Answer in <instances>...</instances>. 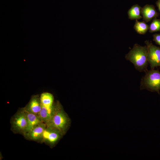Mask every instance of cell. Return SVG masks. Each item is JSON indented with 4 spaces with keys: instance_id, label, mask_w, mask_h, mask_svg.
Returning <instances> with one entry per match:
<instances>
[{
    "instance_id": "14",
    "label": "cell",
    "mask_w": 160,
    "mask_h": 160,
    "mask_svg": "<svg viewBox=\"0 0 160 160\" xmlns=\"http://www.w3.org/2000/svg\"><path fill=\"white\" fill-rule=\"evenodd\" d=\"M134 28L138 33L143 34L149 30V25L144 21H139L137 20H136Z\"/></svg>"
},
{
    "instance_id": "13",
    "label": "cell",
    "mask_w": 160,
    "mask_h": 160,
    "mask_svg": "<svg viewBox=\"0 0 160 160\" xmlns=\"http://www.w3.org/2000/svg\"><path fill=\"white\" fill-rule=\"evenodd\" d=\"M142 8L138 4L132 6L127 12L128 18L131 20H138L142 18L141 15Z\"/></svg>"
},
{
    "instance_id": "4",
    "label": "cell",
    "mask_w": 160,
    "mask_h": 160,
    "mask_svg": "<svg viewBox=\"0 0 160 160\" xmlns=\"http://www.w3.org/2000/svg\"><path fill=\"white\" fill-rule=\"evenodd\" d=\"M11 128L15 133L23 134L28 126L27 119L23 108L17 111L13 116L11 121Z\"/></svg>"
},
{
    "instance_id": "8",
    "label": "cell",
    "mask_w": 160,
    "mask_h": 160,
    "mask_svg": "<svg viewBox=\"0 0 160 160\" xmlns=\"http://www.w3.org/2000/svg\"><path fill=\"white\" fill-rule=\"evenodd\" d=\"M23 108L29 113L38 116L41 109L40 97L38 95L33 96Z\"/></svg>"
},
{
    "instance_id": "1",
    "label": "cell",
    "mask_w": 160,
    "mask_h": 160,
    "mask_svg": "<svg viewBox=\"0 0 160 160\" xmlns=\"http://www.w3.org/2000/svg\"><path fill=\"white\" fill-rule=\"evenodd\" d=\"M148 49L146 45L142 46L137 44H134L132 48L125 56L126 60L134 65L135 69L139 71L145 72L148 64Z\"/></svg>"
},
{
    "instance_id": "11",
    "label": "cell",
    "mask_w": 160,
    "mask_h": 160,
    "mask_svg": "<svg viewBox=\"0 0 160 160\" xmlns=\"http://www.w3.org/2000/svg\"><path fill=\"white\" fill-rule=\"evenodd\" d=\"M41 104L48 108H52L54 105V97L51 93L44 92L40 96Z\"/></svg>"
},
{
    "instance_id": "10",
    "label": "cell",
    "mask_w": 160,
    "mask_h": 160,
    "mask_svg": "<svg viewBox=\"0 0 160 160\" xmlns=\"http://www.w3.org/2000/svg\"><path fill=\"white\" fill-rule=\"evenodd\" d=\"M23 108L26 115L28 121L27 127L23 135L29 132L36 126L43 122L39 116L29 113Z\"/></svg>"
},
{
    "instance_id": "15",
    "label": "cell",
    "mask_w": 160,
    "mask_h": 160,
    "mask_svg": "<svg viewBox=\"0 0 160 160\" xmlns=\"http://www.w3.org/2000/svg\"><path fill=\"white\" fill-rule=\"evenodd\" d=\"M148 30L150 33L160 31V19L156 18L153 19Z\"/></svg>"
},
{
    "instance_id": "3",
    "label": "cell",
    "mask_w": 160,
    "mask_h": 160,
    "mask_svg": "<svg viewBox=\"0 0 160 160\" xmlns=\"http://www.w3.org/2000/svg\"><path fill=\"white\" fill-rule=\"evenodd\" d=\"M145 72V75L141 79L140 89L156 92L160 94V72L153 69Z\"/></svg>"
},
{
    "instance_id": "7",
    "label": "cell",
    "mask_w": 160,
    "mask_h": 160,
    "mask_svg": "<svg viewBox=\"0 0 160 160\" xmlns=\"http://www.w3.org/2000/svg\"><path fill=\"white\" fill-rule=\"evenodd\" d=\"M47 127L46 124L42 123L36 126L29 132L23 135L28 140L36 141H40Z\"/></svg>"
},
{
    "instance_id": "6",
    "label": "cell",
    "mask_w": 160,
    "mask_h": 160,
    "mask_svg": "<svg viewBox=\"0 0 160 160\" xmlns=\"http://www.w3.org/2000/svg\"><path fill=\"white\" fill-rule=\"evenodd\" d=\"M63 135L57 129L47 126L40 141L51 146L53 145L57 142Z\"/></svg>"
},
{
    "instance_id": "5",
    "label": "cell",
    "mask_w": 160,
    "mask_h": 160,
    "mask_svg": "<svg viewBox=\"0 0 160 160\" xmlns=\"http://www.w3.org/2000/svg\"><path fill=\"white\" fill-rule=\"evenodd\" d=\"M145 43L147 49V57L151 69L160 66V47L153 44L148 41Z\"/></svg>"
},
{
    "instance_id": "12",
    "label": "cell",
    "mask_w": 160,
    "mask_h": 160,
    "mask_svg": "<svg viewBox=\"0 0 160 160\" xmlns=\"http://www.w3.org/2000/svg\"><path fill=\"white\" fill-rule=\"evenodd\" d=\"M54 108V105L51 108H47L41 104V110L39 116L42 121L47 124L49 121L52 116Z\"/></svg>"
},
{
    "instance_id": "2",
    "label": "cell",
    "mask_w": 160,
    "mask_h": 160,
    "mask_svg": "<svg viewBox=\"0 0 160 160\" xmlns=\"http://www.w3.org/2000/svg\"><path fill=\"white\" fill-rule=\"evenodd\" d=\"M69 124L70 119L60 104L58 102L54 104L53 113L47 125L57 129L63 135L66 133Z\"/></svg>"
},
{
    "instance_id": "17",
    "label": "cell",
    "mask_w": 160,
    "mask_h": 160,
    "mask_svg": "<svg viewBox=\"0 0 160 160\" xmlns=\"http://www.w3.org/2000/svg\"><path fill=\"white\" fill-rule=\"evenodd\" d=\"M156 4L160 12V0H158L156 2Z\"/></svg>"
},
{
    "instance_id": "9",
    "label": "cell",
    "mask_w": 160,
    "mask_h": 160,
    "mask_svg": "<svg viewBox=\"0 0 160 160\" xmlns=\"http://www.w3.org/2000/svg\"><path fill=\"white\" fill-rule=\"evenodd\" d=\"M141 14L143 20L146 23L157 18L159 16V14L156 11L154 7L149 4L146 5L141 8Z\"/></svg>"
},
{
    "instance_id": "16",
    "label": "cell",
    "mask_w": 160,
    "mask_h": 160,
    "mask_svg": "<svg viewBox=\"0 0 160 160\" xmlns=\"http://www.w3.org/2000/svg\"><path fill=\"white\" fill-rule=\"evenodd\" d=\"M153 41L155 43L160 46V34L155 33L153 35Z\"/></svg>"
}]
</instances>
